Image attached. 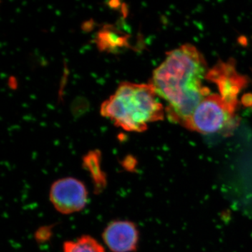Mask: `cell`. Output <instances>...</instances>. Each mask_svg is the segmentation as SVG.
<instances>
[{"mask_svg":"<svg viewBox=\"0 0 252 252\" xmlns=\"http://www.w3.org/2000/svg\"><path fill=\"white\" fill-rule=\"evenodd\" d=\"M36 235L38 238V240H40V241L41 240H46V239H47L49 237V230H46L45 228H44V229H40L38 231Z\"/></svg>","mask_w":252,"mask_h":252,"instance_id":"cell-9","label":"cell"},{"mask_svg":"<svg viewBox=\"0 0 252 252\" xmlns=\"http://www.w3.org/2000/svg\"><path fill=\"white\" fill-rule=\"evenodd\" d=\"M84 165L90 172L96 189H100L106 185L105 175L100 167V153L97 151L89 152L84 158Z\"/></svg>","mask_w":252,"mask_h":252,"instance_id":"cell-7","label":"cell"},{"mask_svg":"<svg viewBox=\"0 0 252 252\" xmlns=\"http://www.w3.org/2000/svg\"><path fill=\"white\" fill-rule=\"evenodd\" d=\"M63 248V252H106L104 247L89 235H83L74 241L65 242Z\"/></svg>","mask_w":252,"mask_h":252,"instance_id":"cell-6","label":"cell"},{"mask_svg":"<svg viewBox=\"0 0 252 252\" xmlns=\"http://www.w3.org/2000/svg\"><path fill=\"white\" fill-rule=\"evenodd\" d=\"M100 113L124 130L141 132L162 120L165 112L152 84L124 82L102 104Z\"/></svg>","mask_w":252,"mask_h":252,"instance_id":"cell-2","label":"cell"},{"mask_svg":"<svg viewBox=\"0 0 252 252\" xmlns=\"http://www.w3.org/2000/svg\"><path fill=\"white\" fill-rule=\"evenodd\" d=\"M50 200L54 208L63 215L80 212L86 207L88 191L85 185L74 177H65L51 185Z\"/></svg>","mask_w":252,"mask_h":252,"instance_id":"cell-4","label":"cell"},{"mask_svg":"<svg viewBox=\"0 0 252 252\" xmlns=\"http://www.w3.org/2000/svg\"><path fill=\"white\" fill-rule=\"evenodd\" d=\"M126 39L121 37L117 32L109 30L100 32L97 37V44L101 49H114L122 47L125 44Z\"/></svg>","mask_w":252,"mask_h":252,"instance_id":"cell-8","label":"cell"},{"mask_svg":"<svg viewBox=\"0 0 252 252\" xmlns=\"http://www.w3.org/2000/svg\"><path fill=\"white\" fill-rule=\"evenodd\" d=\"M235 108L220 94H210L198 104L184 127L203 135L229 130L235 126Z\"/></svg>","mask_w":252,"mask_h":252,"instance_id":"cell-3","label":"cell"},{"mask_svg":"<svg viewBox=\"0 0 252 252\" xmlns=\"http://www.w3.org/2000/svg\"><path fill=\"white\" fill-rule=\"evenodd\" d=\"M102 239L111 252H133L138 245L139 230L130 220H114L104 230Z\"/></svg>","mask_w":252,"mask_h":252,"instance_id":"cell-5","label":"cell"},{"mask_svg":"<svg viewBox=\"0 0 252 252\" xmlns=\"http://www.w3.org/2000/svg\"><path fill=\"white\" fill-rule=\"evenodd\" d=\"M207 64L195 46L185 44L167 54L154 71L152 84L158 96L167 102L170 122L182 126L202 100L210 94L203 85Z\"/></svg>","mask_w":252,"mask_h":252,"instance_id":"cell-1","label":"cell"}]
</instances>
